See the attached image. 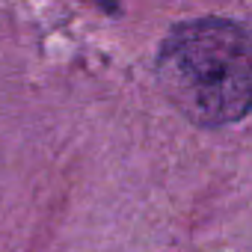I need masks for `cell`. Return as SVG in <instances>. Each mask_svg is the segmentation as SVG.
I'll list each match as a JSON object with an SVG mask.
<instances>
[{
    "instance_id": "cell-2",
    "label": "cell",
    "mask_w": 252,
    "mask_h": 252,
    "mask_svg": "<svg viewBox=\"0 0 252 252\" xmlns=\"http://www.w3.org/2000/svg\"><path fill=\"white\" fill-rule=\"evenodd\" d=\"M95 3H98L104 12H119V3H116V0H95Z\"/></svg>"
},
{
    "instance_id": "cell-1",
    "label": "cell",
    "mask_w": 252,
    "mask_h": 252,
    "mask_svg": "<svg viewBox=\"0 0 252 252\" xmlns=\"http://www.w3.org/2000/svg\"><path fill=\"white\" fill-rule=\"evenodd\" d=\"M155 74L193 125H234L252 110V30L228 18L184 21L160 42Z\"/></svg>"
}]
</instances>
